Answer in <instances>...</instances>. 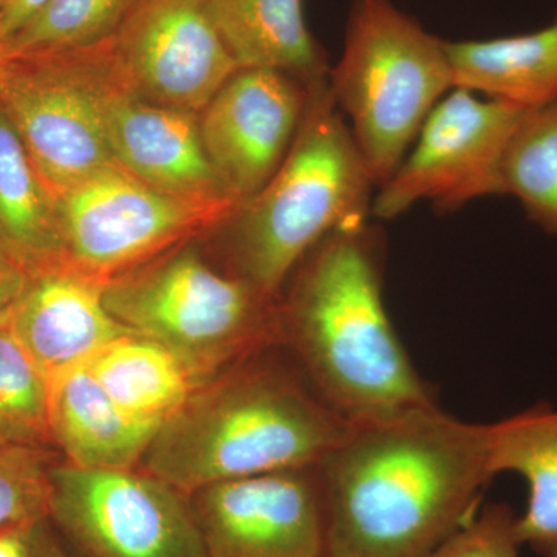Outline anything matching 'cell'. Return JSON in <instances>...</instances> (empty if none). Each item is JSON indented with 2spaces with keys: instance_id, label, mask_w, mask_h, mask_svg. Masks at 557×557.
I'll use <instances>...</instances> for the list:
<instances>
[{
  "instance_id": "5bb4252c",
  "label": "cell",
  "mask_w": 557,
  "mask_h": 557,
  "mask_svg": "<svg viewBox=\"0 0 557 557\" xmlns=\"http://www.w3.org/2000/svg\"><path fill=\"white\" fill-rule=\"evenodd\" d=\"M101 113L112 159L127 174L166 193L230 197L208 159L197 113L146 100L124 87L113 57L102 83Z\"/></svg>"
},
{
  "instance_id": "ffe728a7",
  "label": "cell",
  "mask_w": 557,
  "mask_h": 557,
  "mask_svg": "<svg viewBox=\"0 0 557 557\" xmlns=\"http://www.w3.org/2000/svg\"><path fill=\"white\" fill-rule=\"evenodd\" d=\"M0 245L30 273L62 265L58 199L0 110Z\"/></svg>"
},
{
  "instance_id": "9c48e42d",
  "label": "cell",
  "mask_w": 557,
  "mask_h": 557,
  "mask_svg": "<svg viewBox=\"0 0 557 557\" xmlns=\"http://www.w3.org/2000/svg\"><path fill=\"white\" fill-rule=\"evenodd\" d=\"M49 522L78 557H208L189 496L139 468L57 461Z\"/></svg>"
},
{
  "instance_id": "ba28073f",
  "label": "cell",
  "mask_w": 557,
  "mask_h": 557,
  "mask_svg": "<svg viewBox=\"0 0 557 557\" xmlns=\"http://www.w3.org/2000/svg\"><path fill=\"white\" fill-rule=\"evenodd\" d=\"M110 42L65 53L7 57L0 67V110L57 199L116 164L101 113Z\"/></svg>"
},
{
  "instance_id": "44dd1931",
  "label": "cell",
  "mask_w": 557,
  "mask_h": 557,
  "mask_svg": "<svg viewBox=\"0 0 557 557\" xmlns=\"http://www.w3.org/2000/svg\"><path fill=\"white\" fill-rule=\"evenodd\" d=\"M87 368L124 412L159 426L196 388L168 348L134 332L102 348Z\"/></svg>"
},
{
  "instance_id": "4316f807",
  "label": "cell",
  "mask_w": 557,
  "mask_h": 557,
  "mask_svg": "<svg viewBox=\"0 0 557 557\" xmlns=\"http://www.w3.org/2000/svg\"><path fill=\"white\" fill-rule=\"evenodd\" d=\"M32 273L0 245V330L9 329Z\"/></svg>"
},
{
  "instance_id": "ac0fdd59",
  "label": "cell",
  "mask_w": 557,
  "mask_h": 557,
  "mask_svg": "<svg viewBox=\"0 0 557 557\" xmlns=\"http://www.w3.org/2000/svg\"><path fill=\"white\" fill-rule=\"evenodd\" d=\"M208 9L239 70H277L309 86L329 79L327 57L307 27L302 0H208Z\"/></svg>"
},
{
  "instance_id": "52a82bcc",
  "label": "cell",
  "mask_w": 557,
  "mask_h": 557,
  "mask_svg": "<svg viewBox=\"0 0 557 557\" xmlns=\"http://www.w3.org/2000/svg\"><path fill=\"white\" fill-rule=\"evenodd\" d=\"M240 208L230 197L152 188L110 164L58 197L62 265L106 285L226 225Z\"/></svg>"
},
{
  "instance_id": "484cf974",
  "label": "cell",
  "mask_w": 557,
  "mask_h": 557,
  "mask_svg": "<svg viewBox=\"0 0 557 557\" xmlns=\"http://www.w3.org/2000/svg\"><path fill=\"white\" fill-rule=\"evenodd\" d=\"M516 518L507 504H487L431 557H519Z\"/></svg>"
},
{
  "instance_id": "7402d4cb",
  "label": "cell",
  "mask_w": 557,
  "mask_h": 557,
  "mask_svg": "<svg viewBox=\"0 0 557 557\" xmlns=\"http://www.w3.org/2000/svg\"><path fill=\"white\" fill-rule=\"evenodd\" d=\"M500 196L515 197L534 225L557 237V101L520 119L502 160Z\"/></svg>"
},
{
  "instance_id": "9a60e30c",
  "label": "cell",
  "mask_w": 557,
  "mask_h": 557,
  "mask_svg": "<svg viewBox=\"0 0 557 557\" xmlns=\"http://www.w3.org/2000/svg\"><path fill=\"white\" fill-rule=\"evenodd\" d=\"M102 288L64 265L32 273L9 329L47 379L89 364L132 333L106 307Z\"/></svg>"
},
{
  "instance_id": "d6986e66",
  "label": "cell",
  "mask_w": 557,
  "mask_h": 557,
  "mask_svg": "<svg viewBox=\"0 0 557 557\" xmlns=\"http://www.w3.org/2000/svg\"><path fill=\"white\" fill-rule=\"evenodd\" d=\"M490 468L494 478L516 472L525 479V512L516 518L522 547L557 557V410L539 405L490 424Z\"/></svg>"
},
{
  "instance_id": "603a6c76",
  "label": "cell",
  "mask_w": 557,
  "mask_h": 557,
  "mask_svg": "<svg viewBox=\"0 0 557 557\" xmlns=\"http://www.w3.org/2000/svg\"><path fill=\"white\" fill-rule=\"evenodd\" d=\"M0 449L58 453L49 423V379L10 329L0 330Z\"/></svg>"
},
{
  "instance_id": "7c38bea8",
  "label": "cell",
  "mask_w": 557,
  "mask_h": 557,
  "mask_svg": "<svg viewBox=\"0 0 557 557\" xmlns=\"http://www.w3.org/2000/svg\"><path fill=\"white\" fill-rule=\"evenodd\" d=\"M188 496L208 557H327L318 467L226 480Z\"/></svg>"
},
{
  "instance_id": "6da1fadb",
  "label": "cell",
  "mask_w": 557,
  "mask_h": 557,
  "mask_svg": "<svg viewBox=\"0 0 557 557\" xmlns=\"http://www.w3.org/2000/svg\"><path fill=\"white\" fill-rule=\"evenodd\" d=\"M327 557H431L479 512L490 424L421 406L351 424L318 467Z\"/></svg>"
},
{
  "instance_id": "3957f363",
  "label": "cell",
  "mask_w": 557,
  "mask_h": 557,
  "mask_svg": "<svg viewBox=\"0 0 557 557\" xmlns=\"http://www.w3.org/2000/svg\"><path fill=\"white\" fill-rule=\"evenodd\" d=\"M351 424L284 347L270 346L194 388L157 429L138 468L190 494L226 480L317 468Z\"/></svg>"
},
{
  "instance_id": "f546056e",
  "label": "cell",
  "mask_w": 557,
  "mask_h": 557,
  "mask_svg": "<svg viewBox=\"0 0 557 557\" xmlns=\"http://www.w3.org/2000/svg\"><path fill=\"white\" fill-rule=\"evenodd\" d=\"M49 520H42L36 528V552L38 557H73L67 548L51 533Z\"/></svg>"
},
{
  "instance_id": "7a4b0ae2",
  "label": "cell",
  "mask_w": 557,
  "mask_h": 557,
  "mask_svg": "<svg viewBox=\"0 0 557 557\" xmlns=\"http://www.w3.org/2000/svg\"><path fill=\"white\" fill-rule=\"evenodd\" d=\"M384 252L379 225L346 223L311 249L278 296L281 346L350 423L437 405L384 306Z\"/></svg>"
},
{
  "instance_id": "e0dca14e",
  "label": "cell",
  "mask_w": 557,
  "mask_h": 557,
  "mask_svg": "<svg viewBox=\"0 0 557 557\" xmlns=\"http://www.w3.org/2000/svg\"><path fill=\"white\" fill-rule=\"evenodd\" d=\"M445 47L454 89L522 110L557 101V14L541 30Z\"/></svg>"
},
{
  "instance_id": "d4e9b609",
  "label": "cell",
  "mask_w": 557,
  "mask_h": 557,
  "mask_svg": "<svg viewBox=\"0 0 557 557\" xmlns=\"http://www.w3.org/2000/svg\"><path fill=\"white\" fill-rule=\"evenodd\" d=\"M60 454L0 449V528L49 520L51 467Z\"/></svg>"
},
{
  "instance_id": "f1b7e54d",
  "label": "cell",
  "mask_w": 557,
  "mask_h": 557,
  "mask_svg": "<svg viewBox=\"0 0 557 557\" xmlns=\"http://www.w3.org/2000/svg\"><path fill=\"white\" fill-rule=\"evenodd\" d=\"M49 0H0V28L7 42L39 13Z\"/></svg>"
},
{
  "instance_id": "8fae6325",
  "label": "cell",
  "mask_w": 557,
  "mask_h": 557,
  "mask_svg": "<svg viewBox=\"0 0 557 557\" xmlns=\"http://www.w3.org/2000/svg\"><path fill=\"white\" fill-rule=\"evenodd\" d=\"M121 84L146 100L200 113L239 70L208 0H135L112 38Z\"/></svg>"
},
{
  "instance_id": "4fadbf2b",
  "label": "cell",
  "mask_w": 557,
  "mask_h": 557,
  "mask_svg": "<svg viewBox=\"0 0 557 557\" xmlns=\"http://www.w3.org/2000/svg\"><path fill=\"white\" fill-rule=\"evenodd\" d=\"M309 91V84L287 73L242 69L201 110V141L212 170L242 207L269 185L287 159Z\"/></svg>"
},
{
  "instance_id": "277c9868",
  "label": "cell",
  "mask_w": 557,
  "mask_h": 557,
  "mask_svg": "<svg viewBox=\"0 0 557 557\" xmlns=\"http://www.w3.org/2000/svg\"><path fill=\"white\" fill-rule=\"evenodd\" d=\"M373 189L329 79L311 84L287 159L228 222L231 274L278 299L319 242L346 223L372 218Z\"/></svg>"
},
{
  "instance_id": "cb8c5ba5",
  "label": "cell",
  "mask_w": 557,
  "mask_h": 557,
  "mask_svg": "<svg viewBox=\"0 0 557 557\" xmlns=\"http://www.w3.org/2000/svg\"><path fill=\"white\" fill-rule=\"evenodd\" d=\"M135 0H49L7 42V57L90 49L116 35Z\"/></svg>"
},
{
  "instance_id": "5b68a950",
  "label": "cell",
  "mask_w": 557,
  "mask_h": 557,
  "mask_svg": "<svg viewBox=\"0 0 557 557\" xmlns=\"http://www.w3.org/2000/svg\"><path fill=\"white\" fill-rule=\"evenodd\" d=\"M102 298L116 321L168 348L196 387L281 346L278 299L186 245L108 282Z\"/></svg>"
},
{
  "instance_id": "4dcf8cb0",
  "label": "cell",
  "mask_w": 557,
  "mask_h": 557,
  "mask_svg": "<svg viewBox=\"0 0 557 557\" xmlns=\"http://www.w3.org/2000/svg\"><path fill=\"white\" fill-rule=\"evenodd\" d=\"M7 58V38L3 35L2 28H0V67H2L3 61Z\"/></svg>"
},
{
  "instance_id": "30bf717a",
  "label": "cell",
  "mask_w": 557,
  "mask_h": 557,
  "mask_svg": "<svg viewBox=\"0 0 557 557\" xmlns=\"http://www.w3.org/2000/svg\"><path fill=\"white\" fill-rule=\"evenodd\" d=\"M527 110L453 89L429 113L412 148L376 189L370 215L391 220L420 201L453 212L469 201L500 196V166Z\"/></svg>"
},
{
  "instance_id": "83f0119b",
  "label": "cell",
  "mask_w": 557,
  "mask_h": 557,
  "mask_svg": "<svg viewBox=\"0 0 557 557\" xmlns=\"http://www.w3.org/2000/svg\"><path fill=\"white\" fill-rule=\"evenodd\" d=\"M40 522L0 528V557H38L36 528Z\"/></svg>"
},
{
  "instance_id": "2e32d148",
  "label": "cell",
  "mask_w": 557,
  "mask_h": 557,
  "mask_svg": "<svg viewBox=\"0 0 557 557\" xmlns=\"http://www.w3.org/2000/svg\"><path fill=\"white\" fill-rule=\"evenodd\" d=\"M49 423L64 461L86 469L138 468L160 428L124 412L87 364L49 380Z\"/></svg>"
},
{
  "instance_id": "8992f818",
  "label": "cell",
  "mask_w": 557,
  "mask_h": 557,
  "mask_svg": "<svg viewBox=\"0 0 557 557\" xmlns=\"http://www.w3.org/2000/svg\"><path fill=\"white\" fill-rule=\"evenodd\" d=\"M454 89L445 40L392 0H351L329 90L376 189L398 170L429 113Z\"/></svg>"
}]
</instances>
